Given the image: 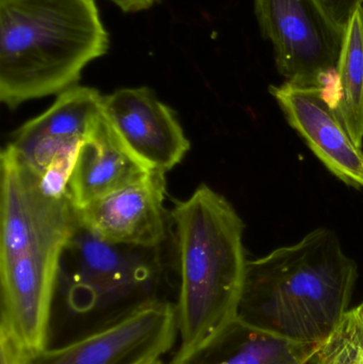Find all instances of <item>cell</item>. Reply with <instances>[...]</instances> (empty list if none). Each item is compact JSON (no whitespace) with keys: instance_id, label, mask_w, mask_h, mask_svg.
Masks as SVG:
<instances>
[{"instance_id":"obj_11","label":"cell","mask_w":363,"mask_h":364,"mask_svg":"<svg viewBox=\"0 0 363 364\" xmlns=\"http://www.w3.org/2000/svg\"><path fill=\"white\" fill-rule=\"evenodd\" d=\"M104 95L90 87H70L58 95L46 111L26 122L9 143L38 175L62 156L79 147L102 112Z\"/></svg>"},{"instance_id":"obj_12","label":"cell","mask_w":363,"mask_h":364,"mask_svg":"<svg viewBox=\"0 0 363 364\" xmlns=\"http://www.w3.org/2000/svg\"><path fill=\"white\" fill-rule=\"evenodd\" d=\"M151 172L119 140L102 109L79 147L67 182V195L76 209L89 205Z\"/></svg>"},{"instance_id":"obj_4","label":"cell","mask_w":363,"mask_h":364,"mask_svg":"<svg viewBox=\"0 0 363 364\" xmlns=\"http://www.w3.org/2000/svg\"><path fill=\"white\" fill-rule=\"evenodd\" d=\"M178 262L180 348L204 341L236 318L247 259L245 225L234 205L202 183L170 213Z\"/></svg>"},{"instance_id":"obj_18","label":"cell","mask_w":363,"mask_h":364,"mask_svg":"<svg viewBox=\"0 0 363 364\" xmlns=\"http://www.w3.org/2000/svg\"><path fill=\"white\" fill-rule=\"evenodd\" d=\"M125 13H139L149 10L161 0H109Z\"/></svg>"},{"instance_id":"obj_5","label":"cell","mask_w":363,"mask_h":364,"mask_svg":"<svg viewBox=\"0 0 363 364\" xmlns=\"http://www.w3.org/2000/svg\"><path fill=\"white\" fill-rule=\"evenodd\" d=\"M161 250L111 243L79 223L62 254L55 297L75 316L107 324L161 299Z\"/></svg>"},{"instance_id":"obj_6","label":"cell","mask_w":363,"mask_h":364,"mask_svg":"<svg viewBox=\"0 0 363 364\" xmlns=\"http://www.w3.org/2000/svg\"><path fill=\"white\" fill-rule=\"evenodd\" d=\"M262 38L274 49L275 63L287 82L326 87L336 75L345 30L319 0H254Z\"/></svg>"},{"instance_id":"obj_2","label":"cell","mask_w":363,"mask_h":364,"mask_svg":"<svg viewBox=\"0 0 363 364\" xmlns=\"http://www.w3.org/2000/svg\"><path fill=\"white\" fill-rule=\"evenodd\" d=\"M358 267L332 229L247 260L237 318L276 337L322 344L349 311Z\"/></svg>"},{"instance_id":"obj_14","label":"cell","mask_w":363,"mask_h":364,"mask_svg":"<svg viewBox=\"0 0 363 364\" xmlns=\"http://www.w3.org/2000/svg\"><path fill=\"white\" fill-rule=\"evenodd\" d=\"M332 107L352 140L363 146V6L345 27Z\"/></svg>"},{"instance_id":"obj_15","label":"cell","mask_w":363,"mask_h":364,"mask_svg":"<svg viewBox=\"0 0 363 364\" xmlns=\"http://www.w3.org/2000/svg\"><path fill=\"white\" fill-rule=\"evenodd\" d=\"M313 364H363V327L352 310L322 344Z\"/></svg>"},{"instance_id":"obj_19","label":"cell","mask_w":363,"mask_h":364,"mask_svg":"<svg viewBox=\"0 0 363 364\" xmlns=\"http://www.w3.org/2000/svg\"><path fill=\"white\" fill-rule=\"evenodd\" d=\"M352 311L354 312V314H355L356 318H357L358 322H359V324L362 325L363 327V301H362V304H360L358 307L354 308V309H352Z\"/></svg>"},{"instance_id":"obj_13","label":"cell","mask_w":363,"mask_h":364,"mask_svg":"<svg viewBox=\"0 0 363 364\" xmlns=\"http://www.w3.org/2000/svg\"><path fill=\"white\" fill-rule=\"evenodd\" d=\"M322 344L289 341L236 318L204 341L179 350L170 364H313Z\"/></svg>"},{"instance_id":"obj_10","label":"cell","mask_w":363,"mask_h":364,"mask_svg":"<svg viewBox=\"0 0 363 364\" xmlns=\"http://www.w3.org/2000/svg\"><path fill=\"white\" fill-rule=\"evenodd\" d=\"M325 91V87H300L287 81L269 87L288 124L324 166L343 183L362 188V149L352 140Z\"/></svg>"},{"instance_id":"obj_17","label":"cell","mask_w":363,"mask_h":364,"mask_svg":"<svg viewBox=\"0 0 363 364\" xmlns=\"http://www.w3.org/2000/svg\"><path fill=\"white\" fill-rule=\"evenodd\" d=\"M335 23L345 30L354 13L363 6V0H319Z\"/></svg>"},{"instance_id":"obj_8","label":"cell","mask_w":363,"mask_h":364,"mask_svg":"<svg viewBox=\"0 0 363 364\" xmlns=\"http://www.w3.org/2000/svg\"><path fill=\"white\" fill-rule=\"evenodd\" d=\"M102 109L126 149L149 170L166 173L191 149L176 113L149 87H124L104 96Z\"/></svg>"},{"instance_id":"obj_3","label":"cell","mask_w":363,"mask_h":364,"mask_svg":"<svg viewBox=\"0 0 363 364\" xmlns=\"http://www.w3.org/2000/svg\"><path fill=\"white\" fill-rule=\"evenodd\" d=\"M109 47L95 0H0V100L59 95Z\"/></svg>"},{"instance_id":"obj_20","label":"cell","mask_w":363,"mask_h":364,"mask_svg":"<svg viewBox=\"0 0 363 364\" xmlns=\"http://www.w3.org/2000/svg\"><path fill=\"white\" fill-rule=\"evenodd\" d=\"M153 364H162L161 361H158V363H153Z\"/></svg>"},{"instance_id":"obj_1","label":"cell","mask_w":363,"mask_h":364,"mask_svg":"<svg viewBox=\"0 0 363 364\" xmlns=\"http://www.w3.org/2000/svg\"><path fill=\"white\" fill-rule=\"evenodd\" d=\"M1 324L28 357L48 348L62 254L78 226L68 195L51 194L6 145L0 156Z\"/></svg>"},{"instance_id":"obj_16","label":"cell","mask_w":363,"mask_h":364,"mask_svg":"<svg viewBox=\"0 0 363 364\" xmlns=\"http://www.w3.org/2000/svg\"><path fill=\"white\" fill-rule=\"evenodd\" d=\"M28 358L10 331L0 324V364H26Z\"/></svg>"},{"instance_id":"obj_9","label":"cell","mask_w":363,"mask_h":364,"mask_svg":"<svg viewBox=\"0 0 363 364\" xmlns=\"http://www.w3.org/2000/svg\"><path fill=\"white\" fill-rule=\"evenodd\" d=\"M166 174L151 171L77 210L79 223L111 243L159 248L168 239L170 215L166 210Z\"/></svg>"},{"instance_id":"obj_7","label":"cell","mask_w":363,"mask_h":364,"mask_svg":"<svg viewBox=\"0 0 363 364\" xmlns=\"http://www.w3.org/2000/svg\"><path fill=\"white\" fill-rule=\"evenodd\" d=\"M177 333L176 305L153 299L26 364H153L172 348Z\"/></svg>"}]
</instances>
